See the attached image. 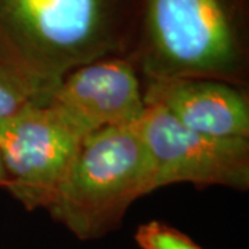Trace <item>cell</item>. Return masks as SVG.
I'll use <instances>...</instances> for the list:
<instances>
[{"label":"cell","instance_id":"6da1fadb","mask_svg":"<svg viewBox=\"0 0 249 249\" xmlns=\"http://www.w3.org/2000/svg\"><path fill=\"white\" fill-rule=\"evenodd\" d=\"M137 0H0V57L54 89L73 70L126 55Z\"/></svg>","mask_w":249,"mask_h":249},{"label":"cell","instance_id":"7a4b0ae2","mask_svg":"<svg viewBox=\"0 0 249 249\" xmlns=\"http://www.w3.org/2000/svg\"><path fill=\"white\" fill-rule=\"evenodd\" d=\"M126 55L142 79L206 78L248 88V0H137Z\"/></svg>","mask_w":249,"mask_h":249},{"label":"cell","instance_id":"3957f363","mask_svg":"<svg viewBox=\"0 0 249 249\" xmlns=\"http://www.w3.org/2000/svg\"><path fill=\"white\" fill-rule=\"evenodd\" d=\"M154 191V162L136 124L88 134L46 209L80 241L116 230L129 208Z\"/></svg>","mask_w":249,"mask_h":249},{"label":"cell","instance_id":"277c9868","mask_svg":"<svg viewBox=\"0 0 249 249\" xmlns=\"http://www.w3.org/2000/svg\"><path fill=\"white\" fill-rule=\"evenodd\" d=\"M83 134L47 103L0 119L6 190L28 212L47 209L76 155Z\"/></svg>","mask_w":249,"mask_h":249},{"label":"cell","instance_id":"5b68a950","mask_svg":"<svg viewBox=\"0 0 249 249\" xmlns=\"http://www.w3.org/2000/svg\"><path fill=\"white\" fill-rule=\"evenodd\" d=\"M136 127L154 162V191L176 183L249 188V139L199 133L160 106H145Z\"/></svg>","mask_w":249,"mask_h":249},{"label":"cell","instance_id":"8992f818","mask_svg":"<svg viewBox=\"0 0 249 249\" xmlns=\"http://www.w3.org/2000/svg\"><path fill=\"white\" fill-rule=\"evenodd\" d=\"M46 103L83 136L133 124L145 108L142 79L127 55H109L67 73Z\"/></svg>","mask_w":249,"mask_h":249},{"label":"cell","instance_id":"52a82bcc","mask_svg":"<svg viewBox=\"0 0 249 249\" xmlns=\"http://www.w3.org/2000/svg\"><path fill=\"white\" fill-rule=\"evenodd\" d=\"M145 106H160L180 124L217 137H248V88L206 78L142 79Z\"/></svg>","mask_w":249,"mask_h":249},{"label":"cell","instance_id":"ba28073f","mask_svg":"<svg viewBox=\"0 0 249 249\" xmlns=\"http://www.w3.org/2000/svg\"><path fill=\"white\" fill-rule=\"evenodd\" d=\"M52 90L0 57V119L29 104L46 103Z\"/></svg>","mask_w":249,"mask_h":249},{"label":"cell","instance_id":"9c48e42d","mask_svg":"<svg viewBox=\"0 0 249 249\" xmlns=\"http://www.w3.org/2000/svg\"><path fill=\"white\" fill-rule=\"evenodd\" d=\"M134 241L140 249H204L187 234L160 220L139 226Z\"/></svg>","mask_w":249,"mask_h":249},{"label":"cell","instance_id":"30bf717a","mask_svg":"<svg viewBox=\"0 0 249 249\" xmlns=\"http://www.w3.org/2000/svg\"><path fill=\"white\" fill-rule=\"evenodd\" d=\"M7 173L4 170V166H3V162H1V158H0V187L1 188H6L7 186Z\"/></svg>","mask_w":249,"mask_h":249}]
</instances>
